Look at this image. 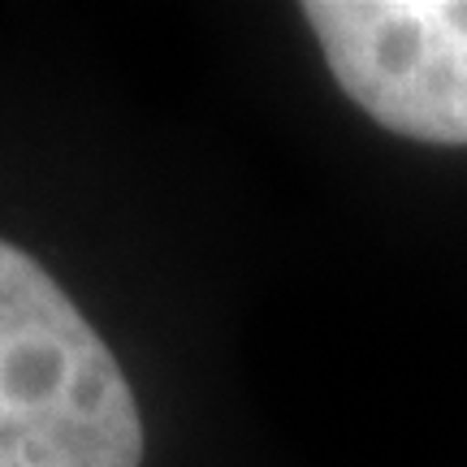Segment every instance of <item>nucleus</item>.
<instances>
[{"label": "nucleus", "mask_w": 467, "mask_h": 467, "mask_svg": "<svg viewBox=\"0 0 467 467\" xmlns=\"http://www.w3.org/2000/svg\"><path fill=\"white\" fill-rule=\"evenodd\" d=\"M303 17L377 126L467 148V0H307Z\"/></svg>", "instance_id": "f03ea898"}, {"label": "nucleus", "mask_w": 467, "mask_h": 467, "mask_svg": "<svg viewBox=\"0 0 467 467\" xmlns=\"http://www.w3.org/2000/svg\"><path fill=\"white\" fill-rule=\"evenodd\" d=\"M113 350L26 251L0 243V467H139Z\"/></svg>", "instance_id": "f257e3e1"}]
</instances>
